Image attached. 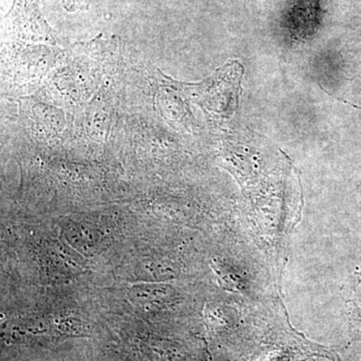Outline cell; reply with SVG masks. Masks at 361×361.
Masks as SVG:
<instances>
[{
	"mask_svg": "<svg viewBox=\"0 0 361 361\" xmlns=\"http://www.w3.org/2000/svg\"><path fill=\"white\" fill-rule=\"evenodd\" d=\"M6 21V27L14 35L40 39L51 37V28L39 11V0H14Z\"/></svg>",
	"mask_w": 361,
	"mask_h": 361,
	"instance_id": "cell-1",
	"label": "cell"
},
{
	"mask_svg": "<svg viewBox=\"0 0 361 361\" xmlns=\"http://www.w3.org/2000/svg\"><path fill=\"white\" fill-rule=\"evenodd\" d=\"M283 20L292 37H305L312 35L320 23L319 0H291Z\"/></svg>",
	"mask_w": 361,
	"mask_h": 361,
	"instance_id": "cell-2",
	"label": "cell"
},
{
	"mask_svg": "<svg viewBox=\"0 0 361 361\" xmlns=\"http://www.w3.org/2000/svg\"><path fill=\"white\" fill-rule=\"evenodd\" d=\"M85 0H63V4H65L66 6H75V4L78 6V4H85Z\"/></svg>",
	"mask_w": 361,
	"mask_h": 361,
	"instance_id": "cell-3",
	"label": "cell"
}]
</instances>
